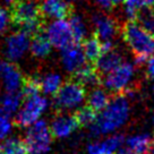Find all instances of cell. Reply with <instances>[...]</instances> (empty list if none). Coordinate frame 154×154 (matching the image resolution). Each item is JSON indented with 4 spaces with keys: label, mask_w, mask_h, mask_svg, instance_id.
I'll return each instance as SVG.
<instances>
[{
    "label": "cell",
    "mask_w": 154,
    "mask_h": 154,
    "mask_svg": "<svg viewBox=\"0 0 154 154\" xmlns=\"http://www.w3.org/2000/svg\"><path fill=\"white\" fill-rule=\"evenodd\" d=\"M63 77L58 72H48L44 76L40 77V85L41 92L45 96L52 95L54 96L57 92L63 86Z\"/></svg>",
    "instance_id": "obj_21"
},
{
    "label": "cell",
    "mask_w": 154,
    "mask_h": 154,
    "mask_svg": "<svg viewBox=\"0 0 154 154\" xmlns=\"http://www.w3.org/2000/svg\"><path fill=\"white\" fill-rule=\"evenodd\" d=\"M117 154H136V153L133 152V151H130V149H121Z\"/></svg>",
    "instance_id": "obj_34"
},
{
    "label": "cell",
    "mask_w": 154,
    "mask_h": 154,
    "mask_svg": "<svg viewBox=\"0 0 154 154\" xmlns=\"http://www.w3.org/2000/svg\"><path fill=\"white\" fill-rule=\"evenodd\" d=\"M87 106L92 108L96 112H101L103 109H106L108 104L110 103L111 97L106 88L96 86L92 88L86 97Z\"/></svg>",
    "instance_id": "obj_20"
},
{
    "label": "cell",
    "mask_w": 154,
    "mask_h": 154,
    "mask_svg": "<svg viewBox=\"0 0 154 154\" xmlns=\"http://www.w3.org/2000/svg\"><path fill=\"white\" fill-rule=\"evenodd\" d=\"M0 154H29L25 142L18 137H8L0 143Z\"/></svg>",
    "instance_id": "obj_24"
},
{
    "label": "cell",
    "mask_w": 154,
    "mask_h": 154,
    "mask_svg": "<svg viewBox=\"0 0 154 154\" xmlns=\"http://www.w3.org/2000/svg\"><path fill=\"white\" fill-rule=\"evenodd\" d=\"M126 138L119 133L104 136L101 140H95L86 145V154H116L118 153Z\"/></svg>",
    "instance_id": "obj_10"
},
{
    "label": "cell",
    "mask_w": 154,
    "mask_h": 154,
    "mask_svg": "<svg viewBox=\"0 0 154 154\" xmlns=\"http://www.w3.org/2000/svg\"><path fill=\"white\" fill-rule=\"evenodd\" d=\"M41 92V85H40V77L29 76L24 79L23 86H22V93L25 97L34 96L40 94Z\"/></svg>",
    "instance_id": "obj_29"
},
{
    "label": "cell",
    "mask_w": 154,
    "mask_h": 154,
    "mask_svg": "<svg viewBox=\"0 0 154 154\" xmlns=\"http://www.w3.org/2000/svg\"><path fill=\"white\" fill-rule=\"evenodd\" d=\"M14 130V122L10 117L0 115V143L10 137Z\"/></svg>",
    "instance_id": "obj_30"
},
{
    "label": "cell",
    "mask_w": 154,
    "mask_h": 154,
    "mask_svg": "<svg viewBox=\"0 0 154 154\" xmlns=\"http://www.w3.org/2000/svg\"><path fill=\"white\" fill-rule=\"evenodd\" d=\"M86 97L85 87L72 79L63 83L53 96V104L61 112H70L82 108Z\"/></svg>",
    "instance_id": "obj_5"
},
{
    "label": "cell",
    "mask_w": 154,
    "mask_h": 154,
    "mask_svg": "<svg viewBox=\"0 0 154 154\" xmlns=\"http://www.w3.org/2000/svg\"><path fill=\"white\" fill-rule=\"evenodd\" d=\"M45 34L53 47L61 50L76 43L69 22L66 19H57L52 22L47 27Z\"/></svg>",
    "instance_id": "obj_8"
},
{
    "label": "cell",
    "mask_w": 154,
    "mask_h": 154,
    "mask_svg": "<svg viewBox=\"0 0 154 154\" xmlns=\"http://www.w3.org/2000/svg\"><path fill=\"white\" fill-rule=\"evenodd\" d=\"M122 61V56L119 51H117L116 49L108 51V52H103L101 57L96 60L94 63L96 70L100 72L101 75H108L110 74L112 70H115L118 66H120Z\"/></svg>",
    "instance_id": "obj_18"
},
{
    "label": "cell",
    "mask_w": 154,
    "mask_h": 154,
    "mask_svg": "<svg viewBox=\"0 0 154 154\" xmlns=\"http://www.w3.org/2000/svg\"><path fill=\"white\" fill-rule=\"evenodd\" d=\"M40 8L45 17L66 19L72 15V6L66 0H41Z\"/></svg>",
    "instance_id": "obj_15"
},
{
    "label": "cell",
    "mask_w": 154,
    "mask_h": 154,
    "mask_svg": "<svg viewBox=\"0 0 154 154\" xmlns=\"http://www.w3.org/2000/svg\"><path fill=\"white\" fill-rule=\"evenodd\" d=\"M122 38L135 54V65L147 63L154 54V35L144 29L137 22L129 20L121 29Z\"/></svg>",
    "instance_id": "obj_3"
},
{
    "label": "cell",
    "mask_w": 154,
    "mask_h": 154,
    "mask_svg": "<svg viewBox=\"0 0 154 154\" xmlns=\"http://www.w3.org/2000/svg\"><path fill=\"white\" fill-rule=\"evenodd\" d=\"M126 0H113V2H115L116 5H117V4H120V2H125Z\"/></svg>",
    "instance_id": "obj_36"
},
{
    "label": "cell",
    "mask_w": 154,
    "mask_h": 154,
    "mask_svg": "<svg viewBox=\"0 0 154 154\" xmlns=\"http://www.w3.org/2000/svg\"><path fill=\"white\" fill-rule=\"evenodd\" d=\"M23 93L19 91L5 92L0 96V115L11 117L16 116L23 103Z\"/></svg>",
    "instance_id": "obj_17"
},
{
    "label": "cell",
    "mask_w": 154,
    "mask_h": 154,
    "mask_svg": "<svg viewBox=\"0 0 154 154\" xmlns=\"http://www.w3.org/2000/svg\"><path fill=\"white\" fill-rule=\"evenodd\" d=\"M97 6L104 10H111L112 7L116 5L113 0H95Z\"/></svg>",
    "instance_id": "obj_33"
},
{
    "label": "cell",
    "mask_w": 154,
    "mask_h": 154,
    "mask_svg": "<svg viewBox=\"0 0 154 154\" xmlns=\"http://www.w3.org/2000/svg\"><path fill=\"white\" fill-rule=\"evenodd\" d=\"M53 138L48 121L40 119L26 128L24 142L29 154H48L51 151Z\"/></svg>",
    "instance_id": "obj_4"
},
{
    "label": "cell",
    "mask_w": 154,
    "mask_h": 154,
    "mask_svg": "<svg viewBox=\"0 0 154 154\" xmlns=\"http://www.w3.org/2000/svg\"><path fill=\"white\" fill-rule=\"evenodd\" d=\"M69 25H70L75 42L77 44H82L86 38V25L82 17L77 15H72L69 17Z\"/></svg>",
    "instance_id": "obj_26"
},
{
    "label": "cell",
    "mask_w": 154,
    "mask_h": 154,
    "mask_svg": "<svg viewBox=\"0 0 154 154\" xmlns=\"http://www.w3.org/2000/svg\"><path fill=\"white\" fill-rule=\"evenodd\" d=\"M49 108L50 101L45 95L38 94L26 97L15 116V124L20 128H29L42 118Z\"/></svg>",
    "instance_id": "obj_6"
},
{
    "label": "cell",
    "mask_w": 154,
    "mask_h": 154,
    "mask_svg": "<svg viewBox=\"0 0 154 154\" xmlns=\"http://www.w3.org/2000/svg\"><path fill=\"white\" fill-rule=\"evenodd\" d=\"M135 22H137L149 33L154 35V11L152 8L140 10Z\"/></svg>",
    "instance_id": "obj_28"
},
{
    "label": "cell",
    "mask_w": 154,
    "mask_h": 154,
    "mask_svg": "<svg viewBox=\"0 0 154 154\" xmlns=\"http://www.w3.org/2000/svg\"><path fill=\"white\" fill-rule=\"evenodd\" d=\"M49 125L53 137L58 140L69 138L79 127L75 115H70L69 112H60L56 115Z\"/></svg>",
    "instance_id": "obj_9"
},
{
    "label": "cell",
    "mask_w": 154,
    "mask_h": 154,
    "mask_svg": "<svg viewBox=\"0 0 154 154\" xmlns=\"http://www.w3.org/2000/svg\"><path fill=\"white\" fill-rule=\"evenodd\" d=\"M61 63L65 70L69 74H75L86 65V57L81 44H72L63 49L61 53Z\"/></svg>",
    "instance_id": "obj_12"
},
{
    "label": "cell",
    "mask_w": 154,
    "mask_h": 154,
    "mask_svg": "<svg viewBox=\"0 0 154 154\" xmlns=\"http://www.w3.org/2000/svg\"><path fill=\"white\" fill-rule=\"evenodd\" d=\"M130 113V100L125 94H117L106 109L99 112L95 122L90 127V133L94 137L116 134L128 122Z\"/></svg>",
    "instance_id": "obj_1"
},
{
    "label": "cell",
    "mask_w": 154,
    "mask_h": 154,
    "mask_svg": "<svg viewBox=\"0 0 154 154\" xmlns=\"http://www.w3.org/2000/svg\"><path fill=\"white\" fill-rule=\"evenodd\" d=\"M74 81L79 83L84 87H94L99 86L101 83V74L96 70L95 66L85 65L79 70H77L74 75Z\"/></svg>",
    "instance_id": "obj_19"
},
{
    "label": "cell",
    "mask_w": 154,
    "mask_h": 154,
    "mask_svg": "<svg viewBox=\"0 0 154 154\" xmlns=\"http://www.w3.org/2000/svg\"><path fill=\"white\" fill-rule=\"evenodd\" d=\"M82 48L84 50L86 60L90 63H95L96 60L102 54V42L97 36H92L90 38H85L82 43Z\"/></svg>",
    "instance_id": "obj_23"
},
{
    "label": "cell",
    "mask_w": 154,
    "mask_h": 154,
    "mask_svg": "<svg viewBox=\"0 0 154 154\" xmlns=\"http://www.w3.org/2000/svg\"><path fill=\"white\" fill-rule=\"evenodd\" d=\"M10 22L29 36L43 31L44 19L40 2L35 0H15L9 9Z\"/></svg>",
    "instance_id": "obj_2"
},
{
    "label": "cell",
    "mask_w": 154,
    "mask_h": 154,
    "mask_svg": "<svg viewBox=\"0 0 154 154\" xmlns=\"http://www.w3.org/2000/svg\"><path fill=\"white\" fill-rule=\"evenodd\" d=\"M51 48L52 44L50 40L48 38L47 34H43L42 32L34 35L29 45L31 52L36 58H45L49 56V53L51 52Z\"/></svg>",
    "instance_id": "obj_22"
},
{
    "label": "cell",
    "mask_w": 154,
    "mask_h": 154,
    "mask_svg": "<svg viewBox=\"0 0 154 154\" xmlns=\"http://www.w3.org/2000/svg\"><path fill=\"white\" fill-rule=\"evenodd\" d=\"M24 76L13 63L0 60V81L5 92H16L22 88Z\"/></svg>",
    "instance_id": "obj_11"
},
{
    "label": "cell",
    "mask_w": 154,
    "mask_h": 154,
    "mask_svg": "<svg viewBox=\"0 0 154 154\" xmlns=\"http://www.w3.org/2000/svg\"><path fill=\"white\" fill-rule=\"evenodd\" d=\"M10 19L9 11H7L5 8L0 7V33L4 32L7 29V25Z\"/></svg>",
    "instance_id": "obj_31"
},
{
    "label": "cell",
    "mask_w": 154,
    "mask_h": 154,
    "mask_svg": "<svg viewBox=\"0 0 154 154\" xmlns=\"http://www.w3.org/2000/svg\"><path fill=\"white\" fill-rule=\"evenodd\" d=\"M152 122H153V125H154V113H153V116H152Z\"/></svg>",
    "instance_id": "obj_38"
},
{
    "label": "cell",
    "mask_w": 154,
    "mask_h": 154,
    "mask_svg": "<svg viewBox=\"0 0 154 154\" xmlns=\"http://www.w3.org/2000/svg\"><path fill=\"white\" fill-rule=\"evenodd\" d=\"M29 45H31L29 35L24 32H18L10 35L7 40V45H6L7 58L11 61H17L24 56Z\"/></svg>",
    "instance_id": "obj_14"
},
{
    "label": "cell",
    "mask_w": 154,
    "mask_h": 154,
    "mask_svg": "<svg viewBox=\"0 0 154 154\" xmlns=\"http://www.w3.org/2000/svg\"><path fill=\"white\" fill-rule=\"evenodd\" d=\"M152 9H153V11H154V7H152Z\"/></svg>",
    "instance_id": "obj_40"
},
{
    "label": "cell",
    "mask_w": 154,
    "mask_h": 154,
    "mask_svg": "<svg viewBox=\"0 0 154 154\" xmlns=\"http://www.w3.org/2000/svg\"><path fill=\"white\" fill-rule=\"evenodd\" d=\"M149 154H154V147H153V149L151 151V153H149Z\"/></svg>",
    "instance_id": "obj_39"
},
{
    "label": "cell",
    "mask_w": 154,
    "mask_h": 154,
    "mask_svg": "<svg viewBox=\"0 0 154 154\" xmlns=\"http://www.w3.org/2000/svg\"><path fill=\"white\" fill-rule=\"evenodd\" d=\"M127 149L136 154H149L153 149V137L149 133H135L129 135L125 142Z\"/></svg>",
    "instance_id": "obj_16"
},
{
    "label": "cell",
    "mask_w": 154,
    "mask_h": 154,
    "mask_svg": "<svg viewBox=\"0 0 154 154\" xmlns=\"http://www.w3.org/2000/svg\"><path fill=\"white\" fill-rule=\"evenodd\" d=\"M153 137H154V133H153Z\"/></svg>",
    "instance_id": "obj_41"
},
{
    "label": "cell",
    "mask_w": 154,
    "mask_h": 154,
    "mask_svg": "<svg viewBox=\"0 0 154 154\" xmlns=\"http://www.w3.org/2000/svg\"><path fill=\"white\" fill-rule=\"evenodd\" d=\"M146 75L149 78L154 81V54L149 58L146 63Z\"/></svg>",
    "instance_id": "obj_32"
},
{
    "label": "cell",
    "mask_w": 154,
    "mask_h": 154,
    "mask_svg": "<svg viewBox=\"0 0 154 154\" xmlns=\"http://www.w3.org/2000/svg\"><path fill=\"white\" fill-rule=\"evenodd\" d=\"M5 1H6V4H8L9 6H11L15 2V0H5Z\"/></svg>",
    "instance_id": "obj_35"
},
{
    "label": "cell",
    "mask_w": 154,
    "mask_h": 154,
    "mask_svg": "<svg viewBox=\"0 0 154 154\" xmlns=\"http://www.w3.org/2000/svg\"><path fill=\"white\" fill-rule=\"evenodd\" d=\"M152 92H153V99H154V85L152 86Z\"/></svg>",
    "instance_id": "obj_37"
},
{
    "label": "cell",
    "mask_w": 154,
    "mask_h": 154,
    "mask_svg": "<svg viewBox=\"0 0 154 154\" xmlns=\"http://www.w3.org/2000/svg\"><path fill=\"white\" fill-rule=\"evenodd\" d=\"M135 74L136 69L134 65L124 61L115 70L106 75L102 83L108 91L116 94H124L131 85Z\"/></svg>",
    "instance_id": "obj_7"
},
{
    "label": "cell",
    "mask_w": 154,
    "mask_h": 154,
    "mask_svg": "<svg viewBox=\"0 0 154 154\" xmlns=\"http://www.w3.org/2000/svg\"><path fill=\"white\" fill-rule=\"evenodd\" d=\"M154 7V0H126L125 11L130 20H135L138 11Z\"/></svg>",
    "instance_id": "obj_25"
},
{
    "label": "cell",
    "mask_w": 154,
    "mask_h": 154,
    "mask_svg": "<svg viewBox=\"0 0 154 154\" xmlns=\"http://www.w3.org/2000/svg\"><path fill=\"white\" fill-rule=\"evenodd\" d=\"M75 117H76L79 126H82V127H92L97 118L96 111H94L88 106H82L78 110H76Z\"/></svg>",
    "instance_id": "obj_27"
},
{
    "label": "cell",
    "mask_w": 154,
    "mask_h": 154,
    "mask_svg": "<svg viewBox=\"0 0 154 154\" xmlns=\"http://www.w3.org/2000/svg\"><path fill=\"white\" fill-rule=\"evenodd\" d=\"M93 24L95 29V36L104 41H112L118 32V23L115 18L106 14H96L93 16Z\"/></svg>",
    "instance_id": "obj_13"
}]
</instances>
